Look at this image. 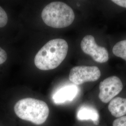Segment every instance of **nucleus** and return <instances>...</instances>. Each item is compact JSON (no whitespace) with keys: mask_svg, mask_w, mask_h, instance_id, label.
Segmentation results:
<instances>
[{"mask_svg":"<svg viewBox=\"0 0 126 126\" xmlns=\"http://www.w3.org/2000/svg\"><path fill=\"white\" fill-rule=\"evenodd\" d=\"M68 50V45L63 39L57 38L48 42L36 53L34 63L41 70H53L65 59Z\"/></svg>","mask_w":126,"mask_h":126,"instance_id":"nucleus-1","label":"nucleus"},{"mask_svg":"<svg viewBox=\"0 0 126 126\" xmlns=\"http://www.w3.org/2000/svg\"><path fill=\"white\" fill-rule=\"evenodd\" d=\"M14 111L19 118L36 125L45 123L50 112L45 101L31 98L19 100L14 106Z\"/></svg>","mask_w":126,"mask_h":126,"instance_id":"nucleus-2","label":"nucleus"},{"mask_svg":"<svg viewBox=\"0 0 126 126\" xmlns=\"http://www.w3.org/2000/svg\"><path fill=\"white\" fill-rule=\"evenodd\" d=\"M41 17L45 24L53 28H63L72 24L75 19L73 9L65 3L54 1L43 9Z\"/></svg>","mask_w":126,"mask_h":126,"instance_id":"nucleus-3","label":"nucleus"},{"mask_svg":"<svg viewBox=\"0 0 126 126\" xmlns=\"http://www.w3.org/2000/svg\"><path fill=\"white\" fill-rule=\"evenodd\" d=\"M101 72L96 66H77L71 70L69 79L75 85L86 82H94L99 79Z\"/></svg>","mask_w":126,"mask_h":126,"instance_id":"nucleus-4","label":"nucleus"},{"mask_svg":"<svg viewBox=\"0 0 126 126\" xmlns=\"http://www.w3.org/2000/svg\"><path fill=\"white\" fill-rule=\"evenodd\" d=\"M123 85L118 77L111 76L101 81L99 85V99L102 102L108 103L122 90Z\"/></svg>","mask_w":126,"mask_h":126,"instance_id":"nucleus-5","label":"nucleus"},{"mask_svg":"<svg viewBox=\"0 0 126 126\" xmlns=\"http://www.w3.org/2000/svg\"><path fill=\"white\" fill-rule=\"evenodd\" d=\"M80 46L83 51L90 55L95 61L104 63L109 59L108 51L106 48L98 45L94 37L92 35H86L82 40Z\"/></svg>","mask_w":126,"mask_h":126,"instance_id":"nucleus-6","label":"nucleus"},{"mask_svg":"<svg viewBox=\"0 0 126 126\" xmlns=\"http://www.w3.org/2000/svg\"><path fill=\"white\" fill-rule=\"evenodd\" d=\"M78 92V87L76 85L64 86L55 93L52 99L54 103L58 105L71 101L75 98Z\"/></svg>","mask_w":126,"mask_h":126,"instance_id":"nucleus-7","label":"nucleus"},{"mask_svg":"<svg viewBox=\"0 0 126 126\" xmlns=\"http://www.w3.org/2000/svg\"><path fill=\"white\" fill-rule=\"evenodd\" d=\"M77 119L79 121L91 120L95 125L99 122V115L97 109L88 106H83L79 109L77 113Z\"/></svg>","mask_w":126,"mask_h":126,"instance_id":"nucleus-8","label":"nucleus"},{"mask_svg":"<svg viewBox=\"0 0 126 126\" xmlns=\"http://www.w3.org/2000/svg\"><path fill=\"white\" fill-rule=\"evenodd\" d=\"M108 110L111 114L116 118L126 114V99L116 97L112 99L108 105Z\"/></svg>","mask_w":126,"mask_h":126,"instance_id":"nucleus-9","label":"nucleus"},{"mask_svg":"<svg viewBox=\"0 0 126 126\" xmlns=\"http://www.w3.org/2000/svg\"><path fill=\"white\" fill-rule=\"evenodd\" d=\"M113 54L126 61V40L116 43L113 48Z\"/></svg>","mask_w":126,"mask_h":126,"instance_id":"nucleus-10","label":"nucleus"},{"mask_svg":"<svg viewBox=\"0 0 126 126\" xmlns=\"http://www.w3.org/2000/svg\"><path fill=\"white\" fill-rule=\"evenodd\" d=\"M8 21V15L4 9L0 6V28L4 27Z\"/></svg>","mask_w":126,"mask_h":126,"instance_id":"nucleus-11","label":"nucleus"},{"mask_svg":"<svg viewBox=\"0 0 126 126\" xmlns=\"http://www.w3.org/2000/svg\"><path fill=\"white\" fill-rule=\"evenodd\" d=\"M113 126H126V116L115 119L113 122Z\"/></svg>","mask_w":126,"mask_h":126,"instance_id":"nucleus-12","label":"nucleus"},{"mask_svg":"<svg viewBox=\"0 0 126 126\" xmlns=\"http://www.w3.org/2000/svg\"><path fill=\"white\" fill-rule=\"evenodd\" d=\"M8 56L4 50L0 47V64L4 63L7 60Z\"/></svg>","mask_w":126,"mask_h":126,"instance_id":"nucleus-13","label":"nucleus"},{"mask_svg":"<svg viewBox=\"0 0 126 126\" xmlns=\"http://www.w3.org/2000/svg\"><path fill=\"white\" fill-rule=\"evenodd\" d=\"M112 1L119 6L126 8V0H113Z\"/></svg>","mask_w":126,"mask_h":126,"instance_id":"nucleus-14","label":"nucleus"}]
</instances>
